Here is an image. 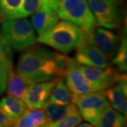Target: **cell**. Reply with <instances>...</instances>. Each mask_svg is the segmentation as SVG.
Masks as SVG:
<instances>
[{
    "label": "cell",
    "mask_w": 127,
    "mask_h": 127,
    "mask_svg": "<svg viewBox=\"0 0 127 127\" xmlns=\"http://www.w3.org/2000/svg\"><path fill=\"white\" fill-rule=\"evenodd\" d=\"M73 60L44 47H30L20 56L16 72L30 84L52 81L65 76Z\"/></svg>",
    "instance_id": "6da1fadb"
},
{
    "label": "cell",
    "mask_w": 127,
    "mask_h": 127,
    "mask_svg": "<svg viewBox=\"0 0 127 127\" xmlns=\"http://www.w3.org/2000/svg\"><path fill=\"white\" fill-rule=\"evenodd\" d=\"M85 32L77 25L67 21H62L52 28L40 35L37 40L62 53H68L76 49L85 39Z\"/></svg>",
    "instance_id": "7a4b0ae2"
},
{
    "label": "cell",
    "mask_w": 127,
    "mask_h": 127,
    "mask_svg": "<svg viewBox=\"0 0 127 127\" xmlns=\"http://www.w3.org/2000/svg\"><path fill=\"white\" fill-rule=\"evenodd\" d=\"M55 12L59 18L77 25L85 32L93 33L96 21L87 0H59Z\"/></svg>",
    "instance_id": "3957f363"
},
{
    "label": "cell",
    "mask_w": 127,
    "mask_h": 127,
    "mask_svg": "<svg viewBox=\"0 0 127 127\" xmlns=\"http://www.w3.org/2000/svg\"><path fill=\"white\" fill-rule=\"evenodd\" d=\"M1 31L11 47L16 50H26L37 39L32 24L24 18L3 21Z\"/></svg>",
    "instance_id": "277c9868"
},
{
    "label": "cell",
    "mask_w": 127,
    "mask_h": 127,
    "mask_svg": "<svg viewBox=\"0 0 127 127\" xmlns=\"http://www.w3.org/2000/svg\"><path fill=\"white\" fill-rule=\"evenodd\" d=\"M73 103L77 106L83 119L97 127L101 112L109 104V101L104 91H96L74 96Z\"/></svg>",
    "instance_id": "5b68a950"
},
{
    "label": "cell",
    "mask_w": 127,
    "mask_h": 127,
    "mask_svg": "<svg viewBox=\"0 0 127 127\" xmlns=\"http://www.w3.org/2000/svg\"><path fill=\"white\" fill-rule=\"evenodd\" d=\"M95 21L102 27L117 28L122 21V9L117 0H88Z\"/></svg>",
    "instance_id": "8992f818"
},
{
    "label": "cell",
    "mask_w": 127,
    "mask_h": 127,
    "mask_svg": "<svg viewBox=\"0 0 127 127\" xmlns=\"http://www.w3.org/2000/svg\"><path fill=\"white\" fill-rule=\"evenodd\" d=\"M85 35L84 40L76 48L75 61L83 66L97 68L107 67L108 66L107 57L93 42V34L85 32Z\"/></svg>",
    "instance_id": "52a82bcc"
},
{
    "label": "cell",
    "mask_w": 127,
    "mask_h": 127,
    "mask_svg": "<svg viewBox=\"0 0 127 127\" xmlns=\"http://www.w3.org/2000/svg\"><path fill=\"white\" fill-rule=\"evenodd\" d=\"M81 71L87 80L93 85L96 91H103L118 83L124 75H119L113 68L109 66L97 68L80 65Z\"/></svg>",
    "instance_id": "ba28073f"
},
{
    "label": "cell",
    "mask_w": 127,
    "mask_h": 127,
    "mask_svg": "<svg viewBox=\"0 0 127 127\" xmlns=\"http://www.w3.org/2000/svg\"><path fill=\"white\" fill-rule=\"evenodd\" d=\"M56 79L52 81L32 83L28 87L23 100L28 109L42 108L49 99Z\"/></svg>",
    "instance_id": "9c48e42d"
},
{
    "label": "cell",
    "mask_w": 127,
    "mask_h": 127,
    "mask_svg": "<svg viewBox=\"0 0 127 127\" xmlns=\"http://www.w3.org/2000/svg\"><path fill=\"white\" fill-rule=\"evenodd\" d=\"M64 76L67 86L74 96L96 92L91 82L83 74L80 65L74 59L69 64Z\"/></svg>",
    "instance_id": "30bf717a"
},
{
    "label": "cell",
    "mask_w": 127,
    "mask_h": 127,
    "mask_svg": "<svg viewBox=\"0 0 127 127\" xmlns=\"http://www.w3.org/2000/svg\"><path fill=\"white\" fill-rule=\"evenodd\" d=\"M93 41L106 57H112L115 55L118 49L119 39L114 32L99 28L93 31Z\"/></svg>",
    "instance_id": "8fae6325"
},
{
    "label": "cell",
    "mask_w": 127,
    "mask_h": 127,
    "mask_svg": "<svg viewBox=\"0 0 127 127\" xmlns=\"http://www.w3.org/2000/svg\"><path fill=\"white\" fill-rule=\"evenodd\" d=\"M59 18L54 9L47 5L42 4L32 14L31 24L40 35L53 27L59 21Z\"/></svg>",
    "instance_id": "7c38bea8"
},
{
    "label": "cell",
    "mask_w": 127,
    "mask_h": 127,
    "mask_svg": "<svg viewBox=\"0 0 127 127\" xmlns=\"http://www.w3.org/2000/svg\"><path fill=\"white\" fill-rule=\"evenodd\" d=\"M73 99L74 95L67 86L63 77L57 78L47 102L59 105H66L73 103Z\"/></svg>",
    "instance_id": "4fadbf2b"
},
{
    "label": "cell",
    "mask_w": 127,
    "mask_h": 127,
    "mask_svg": "<svg viewBox=\"0 0 127 127\" xmlns=\"http://www.w3.org/2000/svg\"><path fill=\"white\" fill-rule=\"evenodd\" d=\"M0 108L13 123L21 117L28 107L22 100L11 96H5L0 100Z\"/></svg>",
    "instance_id": "5bb4252c"
},
{
    "label": "cell",
    "mask_w": 127,
    "mask_h": 127,
    "mask_svg": "<svg viewBox=\"0 0 127 127\" xmlns=\"http://www.w3.org/2000/svg\"><path fill=\"white\" fill-rule=\"evenodd\" d=\"M30 85L31 84L23 79L16 71H15L12 69L9 72L6 90L9 96L23 100L25 93Z\"/></svg>",
    "instance_id": "9a60e30c"
},
{
    "label": "cell",
    "mask_w": 127,
    "mask_h": 127,
    "mask_svg": "<svg viewBox=\"0 0 127 127\" xmlns=\"http://www.w3.org/2000/svg\"><path fill=\"white\" fill-rule=\"evenodd\" d=\"M126 119L109 104L102 109L97 127H125Z\"/></svg>",
    "instance_id": "2e32d148"
},
{
    "label": "cell",
    "mask_w": 127,
    "mask_h": 127,
    "mask_svg": "<svg viewBox=\"0 0 127 127\" xmlns=\"http://www.w3.org/2000/svg\"><path fill=\"white\" fill-rule=\"evenodd\" d=\"M49 122H53L62 119L68 114L78 111L77 106L73 102L66 105H59L47 102L43 107Z\"/></svg>",
    "instance_id": "e0dca14e"
},
{
    "label": "cell",
    "mask_w": 127,
    "mask_h": 127,
    "mask_svg": "<svg viewBox=\"0 0 127 127\" xmlns=\"http://www.w3.org/2000/svg\"><path fill=\"white\" fill-rule=\"evenodd\" d=\"M104 94L107 100H109V102L112 105L114 109L127 116V96L123 93L118 86L109 88L104 92Z\"/></svg>",
    "instance_id": "ac0fdd59"
},
{
    "label": "cell",
    "mask_w": 127,
    "mask_h": 127,
    "mask_svg": "<svg viewBox=\"0 0 127 127\" xmlns=\"http://www.w3.org/2000/svg\"><path fill=\"white\" fill-rule=\"evenodd\" d=\"M23 0H0V20L16 19Z\"/></svg>",
    "instance_id": "d6986e66"
},
{
    "label": "cell",
    "mask_w": 127,
    "mask_h": 127,
    "mask_svg": "<svg viewBox=\"0 0 127 127\" xmlns=\"http://www.w3.org/2000/svg\"><path fill=\"white\" fill-rule=\"evenodd\" d=\"M0 66L9 72L13 69V56L11 47L0 31Z\"/></svg>",
    "instance_id": "ffe728a7"
},
{
    "label": "cell",
    "mask_w": 127,
    "mask_h": 127,
    "mask_svg": "<svg viewBox=\"0 0 127 127\" xmlns=\"http://www.w3.org/2000/svg\"><path fill=\"white\" fill-rule=\"evenodd\" d=\"M117 51V52H116L117 55L112 60V64L117 67L119 72H126L127 71V42L126 37H122Z\"/></svg>",
    "instance_id": "44dd1931"
},
{
    "label": "cell",
    "mask_w": 127,
    "mask_h": 127,
    "mask_svg": "<svg viewBox=\"0 0 127 127\" xmlns=\"http://www.w3.org/2000/svg\"><path fill=\"white\" fill-rule=\"evenodd\" d=\"M28 124L31 127H38L49 122L44 109H27L23 114Z\"/></svg>",
    "instance_id": "7402d4cb"
},
{
    "label": "cell",
    "mask_w": 127,
    "mask_h": 127,
    "mask_svg": "<svg viewBox=\"0 0 127 127\" xmlns=\"http://www.w3.org/2000/svg\"><path fill=\"white\" fill-rule=\"evenodd\" d=\"M83 117L79 110L68 114L66 117L53 122H48L50 127H76L81 123Z\"/></svg>",
    "instance_id": "603a6c76"
},
{
    "label": "cell",
    "mask_w": 127,
    "mask_h": 127,
    "mask_svg": "<svg viewBox=\"0 0 127 127\" xmlns=\"http://www.w3.org/2000/svg\"><path fill=\"white\" fill-rule=\"evenodd\" d=\"M42 5V0H23L16 18H26L35 13Z\"/></svg>",
    "instance_id": "cb8c5ba5"
},
{
    "label": "cell",
    "mask_w": 127,
    "mask_h": 127,
    "mask_svg": "<svg viewBox=\"0 0 127 127\" xmlns=\"http://www.w3.org/2000/svg\"><path fill=\"white\" fill-rule=\"evenodd\" d=\"M9 71L4 67L0 66V95H1L6 89L7 78Z\"/></svg>",
    "instance_id": "d4e9b609"
},
{
    "label": "cell",
    "mask_w": 127,
    "mask_h": 127,
    "mask_svg": "<svg viewBox=\"0 0 127 127\" xmlns=\"http://www.w3.org/2000/svg\"><path fill=\"white\" fill-rule=\"evenodd\" d=\"M13 122L10 120L0 108V127H11Z\"/></svg>",
    "instance_id": "484cf974"
},
{
    "label": "cell",
    "mask_w": 127,
    "mask_h": 127,
    "mask_svg": "<svg viewBox=\"0 0 127 127\" xmlns=\"http://www.w3.org/2000/svg\"><path fill=\"white\" fill-rule=\"evenodd\" d=\"M11 127H31L28 123L27 122L26 117L24 115H22L21 117L17 119L16 121H14V123L12 124Z\"/></svg>",
    "instance_id": "4316f807"
},
{
    "label": "cell",
    "mask_w": 127,
    "mask_h": 127,
    "mask_svg": "<svg viewBox=\"0 0 127 127\" xmlns=\"http://www.w3.org/2000/svg\"><path fill=\"white\" fill-rule=\"evenodd\" d=\"M59 0H42V4H45L50 6L55 11Z\"/></svg>",
    "instance_id": "83f0119b"
},
{
    "label": "cell",
    "mask_w": 127,
    "mask_h": 127,
    "mask_svg": "<svg viewBox=\"0 0 127 127\" xmlns=\"http://www.w3.org/2000/svg\"><path fill=\"white\" fill-rule=\"evenodd\" d=\"M76 127H94V126L91 124H88V123H83L81 124H78Z\"/></svg>",
    "instance_id": "f1b7e54d"
},
{
    "label": "cell",
    "mask_w": 127,
    "mask_h": 127,
    "mask_svg": "<svg viewBox=\"0 0 127 127\" xmlns=\"http://www.w3.org/2000/svg\"><path fill=\"white\" fill-rule=\"evenodd\" d=\"M50 127V126H49V124L47 123V124H43V125H41V126H40V127Z\"/></svg>",
    "instance_id": "f546056e"
}]
</instances>
